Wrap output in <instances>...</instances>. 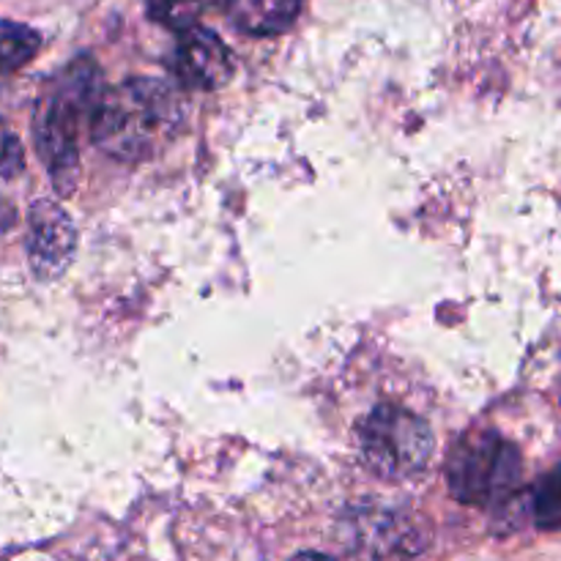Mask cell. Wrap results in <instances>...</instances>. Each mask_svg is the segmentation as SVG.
<instances>
[{
  "label": "cell",
  "mask_w": 561,
  "mask_h": 561,
  "mask_svg": "<svg viewBox=\"0 0 561 561\" xmlns=\"http://www.w3.org/2000/svg\"><path fill=\"white\" fill-rule=\"evenodd\" d=\"M77 247L75 222L58 203L38 201L27 222V257L38 279H55L66 272Z\"/></svg>",
  "instance_id": "obj_6"
},
{
  "label": "cell",
  "mask_w": 561,
  "mask_h": 561,
  "mask_svg": "<svg viewBox=\"0 0 561 561\" xmlns=\"http://www.w3.org/2000/svg\"><path fill=\"white\" fill-rule=\"evenodd\" d=\"M179 42H175L173 58H170V69L179 77L184 85L195 88V91H214L222 88L225 82L233 77L236 60L230 55L228 44L217 36L214 31L203 27L201 22L192 27L179 31Z\"/></svg>",
  "instance_id": "obj_5"
},
{
  "label": "cell",
  "mask_w": 561,
  "mask_h": 561,
  "mask_svg": "<svg viewBox=\"0 0 561 561\" xmlns=\"http://www.w3.org/2000/svg\"><path fill=\"white\" fill-rule=\"evenodd\" d=\"M42 47V36L22 22L0 20V75L22 69Z\"/></svg>",
  "instance_id": "obj_8"
},
{
  "label": "cell",
  "mask_w": 561,
  "mask_h": 561,
  "mask_svg": "<svg viewBox=\"0 0 561 561\" xmlns=\"http://www.w3.org/2000/svg\"><path fill=\"white\" fill-rule=\"evenodd\" d=\"M531 510H535V524L540 526V529H561V463L537 482Z\"/></svg>",
  "instance_id": "obj_9"
},
{
  "label": "cell",
  "mask_w": 561,
  "mask_h": 561,
  "mask_svg": "<svg viewBox=\"0 0 561 561\" xmlns=\"http://www.w3.org/2000/svg\"><path fill=\"white\" fill-rule=\"evenodd\" d=\"M524 460L515 444L496 431H471L453 447L447 460L449 491L458 502L493 507L520 485Z\"/></svg>",
  "instance_id": "obj_3"
},
{
  "label": "cell",
  "mask_w": 561,
  "mask_h": 561,
  "mask_svg": "<svg viewBox=\"0 0 561 561\" xmlns=\"http://www.w3.org/2000/svg\"><path fill=\"white\" fill-rule=\"evenodd\" d=\"M436 438L431 425L400 405H378L362 420L359 449L367 469L381 480H409L431 460Z\"/></svg>",
  "instance_id": "obj_4"
},
{
  "label": "cell",
  "mask_w": 561,
  "mask_h": 561,
  "mask_svg": "<svg viewBox=\"0 0 561 561\" xmlns=\"http://www.w3.org/2000/svg\"><path fill=\"white\" fill-rule=\"evenodd\" d=\"M301 11V0H228V14L250 36H277L288 31Z\"/></svg>",
  "instance_id": "obj_7"
},
{
  "label": "cell",
  "mask_w": 561,
  "mask_h": 561,
  "mask_svg": "<svg viewBox=\"0 0 561 561\" xmlns=\"http://www.w3.org/2000/svg\"><path fill=\"white\" fill-rule=\"evenodd\" d=\"M99 71L88 58L75 60L64 77H58L49 96L42 102L36 118V148L47 164L55 186L69 195L77 181L80 162V124L82 115L96 102Z\"/></svg>",
  "instance_id": "obj_2"
},
{
  "label": "cell",
  "mask_w": 561,
  "mask_h": 561,
  "mask_svg": "<svg viewBox=\"0 0 561 561\" xmlns=\"http://www.w3.org/2000/svg\"><path fill=\"white\" fill-rule=\"evenodd\" d=\"M184 124L175 88L151 77H131L110 88L91 110V140L118 162H142L162 151Z\"/></svg>",
  "instance_id": "obj_1"
},
{
  "label": "cell",
  "mask_w": 561,
  "mask_h": 561,
  "mask_svg": "<svg viewBox=\"0 0 561 561\" xmlns=\"http://www.w3.org/2000/svg\"><path fill=\"white\" fill-rule=\"evenodd\" d=\"M208 5H211V0H148V11H151L153 20L173 27V31L197 25Z\"/></svg>",
  "instance_id": "obj_10"
}]
</instances>
